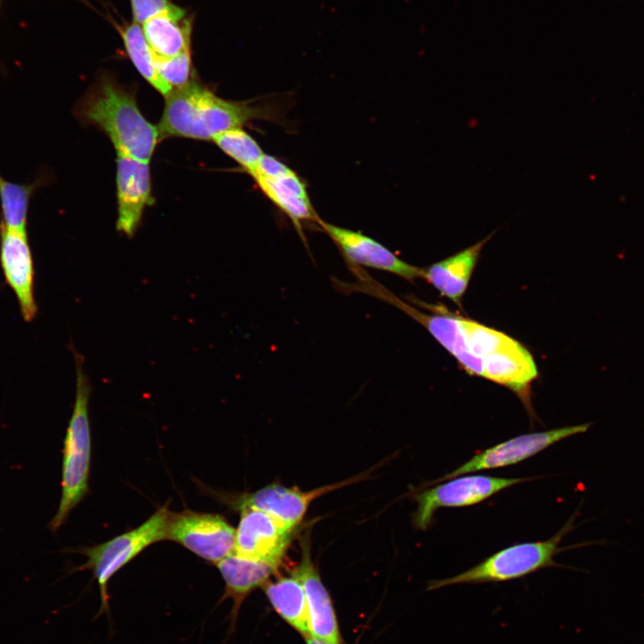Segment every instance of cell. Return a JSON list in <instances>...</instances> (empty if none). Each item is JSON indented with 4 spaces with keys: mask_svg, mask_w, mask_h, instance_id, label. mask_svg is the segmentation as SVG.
<instances>
[{
    "mask_svg": "<svg viewBox=\"0 0 644 644\" xmlns=\"http://www.w3.org/2000/svg\"><path fill=\"white\" fill-rule=\"evenodd\" d=\"M357 291L406 313L422 325L468 373L509 388L532 414L530 385L538 377V369L530 352L518 341L458 315L421 312L370 276L358 284Z\"/></svg>",
    "mask_w": 644,
    "mask_h": 644,
    "instance_id": "6da1fadb",
    "label": "cell"
},
{
    "mask_svg": "<svg viewBox=\"0 0 644 644\" xmlns=\"http://www.w3.org/2000/svg\"><path fill=\"white\" fill-rule=\"evenodd\" d=\"M275 115L272 106L264 101L224 99L193 77L165 97L157 129L160 140L182 137L213 140L222 132L242 128L255 120H272Z\"/></svg>",
    "mask_w": 644,
    "mask_h": 644,
    "instance_id": "7a4b0ae2",
    "label": "cell"
},
{
    "mask_svg": "<svg viewBox=\"0 0 644 644\" xmlns=\"http://www.w3.org/2000/svg\"><path fill=\"white\" fill-rule=\"evenodd\" d=\"M74 114L80 123L103 131L116 153L140 161L149 162L160 140L157 127L140 113L134 95L107 72L78 101Z\"/></svg>",
    "mask_w": 644,
    "mask_h": 644,
    "instance_id": "3957f363",
    "label": "cell"
},
{
    "mask_svg": "<svg viewBox=\"0 0 644 644\" xmlns=\"http://www.w3.org/2000/svg\"><path fill=\"white\" fill-rule=\"evenodd\" d=\"M76 371L73 410L64 440L62 493L58 509L48 524L56 532L89 490L91 434L89 403L91 385L84 369V357L72 346Z\"/></svg>",
    "mask_w": 644,
    "mask_h": 644,
    "instance_id": "277c9868",
    "label": "cell"
},
{
    "mask_svg": "<svg viewBox=\"0 0 644 644\" xmlns=\"http://www.w3.org/2000/svg\"><path fill=\"white\" fill-rule=\"evenodd\" d=\"M574 524V516L548 539L518 543L503 548L475 566L454 576L432 580L427 590L460 584L498 583L524 578L548 567H559L554 557L565 547H559L563 538Z\"/></svg>",
    "mask_w": 644,
    "mask_h": 644,
    "instance_id": "5b68a950",
    "label": "cell"
},
{
    "mask_svg": "<svg viewBox=\"0 0 644 644\" xmlns=\"http://www.w3.org/2000/svg\"><path fill=\"white\" fill-rule=\"evenodd\" d=\"M170 514L167 504L164 505L137 528L102 544L72 551L87 557L86 563L75 570L92 572L100 593V614L109 611L108 583L112 577L148 547L166 540Z\"/></svg>",
    "mask_w": 644,
    "mask_h": 644,
    "instance_id": "8992f818",
    "label": "cell"
},
{
    "mask_svg": "<svg viewBox=\"0 0 644 644\" xmlns=\"http://www.w3.org/2000/svg\"><path fill=\"white\" fill-rule=\"evenodd\" d=\"M535 478H501L482 474L461 475L442 481L415 495L417 510L413 515L416 528L427 530L440 508L474 505L498 492Z\"/></svg>",
    "mask_w": 644,
    "mask_h": 644,
    "instance_id": "52a82bcc",
    "label": "cell"
},
{
    "mask_svg": "<svg viewBox=\"0 0 644 644\" xmlns=\"http://www.w3.org/2000/svg\"><path fill=\"white\" fill-rule=\"evenodd\" d=\"M250 175L265 197L291 220L307 244L302 225L308 221L318 224L321 218L311 203L305 182L287 165L266 153Z\"/></svg>",
    "mask_w": 644,
    "mask_h": 644,
    "instance_id": "ba28073f",
    "label": "cell"
},
{
    "mask_svg": "<svg viewBox=\"0 0 644 644\" xmlns=\"http://www.w3.org/2000/svg\"><path fill=\"white\" fill-rule=\"evenodd\" d=\"M166 540L216 564L234 552L235 529L219 514L185 509L171 512Z\"/></svg>",
    "mask_w": 644,
    "mask_h": 644,
    "instance_id": "9c48e42d",
    "label": "cell"
},
{
    "mask_svg": "<svg viewBox=\"0 0 644 644\" xmlns=\"http://www.w3.org/2000/svg\"><path fill=\"white\" fill-rule=\"evenodd\" d=\"M592 423L556 428L541 432H532L514 436L479 452L443 477L433 480L430 485L468 474L511 466L525 461L549 446L570 436L588 431Z\"/></svg>",
    "mask_w": 644,
    "mask_h": 644,
    "instance_id": "30bf717a",
    "label": "cell"
},
{
    "mask_svg": "<svg viewBox=\"0 0 644 644\" xmlns=\"http://www.w3.org/2000/svg\"><path fill=\"white\" fill-rule=\"evenodd\" d=\"M0 266L14 293L22 318L32 321L38 313L35 298V265L27 231L0 224Z\"/></svg>",
    "mask_w": 644,
    "mask_h": 644,
    "instance_id": "8fae6325",
    "label": "cell"
},
{
    "mask_svg": "<svg viewBox=\"0 0 644 644\" xmlns=\"http://www.w3.org/2000/svg\"><path fill=\"white\" fill-rule=\"evenodd\" d=\"M368 472L309 491L279 484L264 487L238 500V508H255L267 513L293 530L304 518L312 501L327 493L350 486L366 478Z\"/></svg>",
    "mask_w": 644,
    "mask_h": 644,
    "instance_id": "7c38bea8",
    "label": "cell"
},
{
    "mask_svg": "<svg viewBox=\"0 0 644 644\" xmlns=\"http://www.w3.org/2000/svg\"><path fill=\"white\" fill-rule=\"evenodd\" d=\"M334 242L350 267H367L394 274L413 281L423 277V268L414 267L399 258L377 240L320 219L318 224Z\"/></svg>",
    "mask_w": 644,
    "mask_h": 644,
    "instance_id": "4fadbf2b",
    "label": "cell"
},
{
    "mask_svg": "<svg viewBox=\"0 0 644 644\" xmlns=\"http://www.w3.org/2000/svg\"><path fill=\"white\" fill-rule=\"evenodd\" d=\"M292 532L267 513L243 508L235 529L234 553L251 559L281 564Z\"/></svg>",
    "mask_w": 644,
    "mask_h": 644,
    "instance_id": "5bb4252c",
    "label": "cell"
},
{
    "mask_svg": "<svg viewBox=\"0 0 644 644\" xmlns=\"http://www.w3.org/2000/svg\"><path fill=\"white\" fill-rule=\"evenodd\" d=\"M118 217L116 229L132 237L152 201L149 162L116 153Z\"/></svg>",
    "mask_w": 644,
    "mask_h": 644,
    "instance_id": "9a60e30c",
    "label": "cell"
},
{
    "mask_svg": "<svg viewBox=\"0 0 644 644\" xmlns=\"http://www.w3.org/2000/svg\"><path fill=\"white\" fill-rule=\"evenodd\" d=\"M292 576L301 583L305 592L310 637L328 644H340V633L334 607L312 562L309 543L307 539L302 542L301 559Z\"/></svg>",
    "mask_w": 644,
    "mask_h": 644,
    "instance_id": "2e32d148",
    "label": "cell"
},
{
    "mask_svg": "<svg viewBox=\"0 0 644 644\" xmlns=\"http://www.w3.org/2000/svg\"><path fill=\"white\" fill-rule=\"evenodd\" d=\"M216 565L225 582L222 599H233L232 616L235 618L244 598L256 588L264 587L280 564L251 559L233 552Z\"/></svg>",
    "mask_w": 644,
    "mask_h": 644,
    "instance_id": "e0dca14e",
    "label": "cell"
},
{
    "mask_svg": "<svg viewBox=\"0 0 644 644\" xmlns=\"http://www.w3.org/2000/svg\"><path fill=\"white\" fill-rule=\"evenodd\" d=\"M493 233L482 241L462 251L423 268V279L432 284L439 292L461 305L474 267L484 245Z\"/></svg>",
    "mask_w": 644,
    "mask_h": 644,
    "instance_id": "ac0fdd59",
    "label": "cell"
},
{
    "mask_svg": "<svg viewBox=\"0 0 644 644\" xmlns=\"http://www.w3.org/2000/svg\"><path fill=\"white\" fill-rule=\"evenodd\" d=\"M141 28L156 56L172 57L191 50L192 21L182 8L153 17Z\"/></svg>",
    "mask_w": 644,
    "mask_h": 644,
    "instance_id": "d6986e66",
    "label": "cell"
},
{
    "mask_svg": "<svg viewBox=\"0 0 644 644\" xmlns=\"http://www.w3.org/2000/svg\"><path fill=\"white\" fill-rule=\"evenodd\" d=\"M264 589L275 610L301 634L310 637L308 604L301 583L292 575L267 582Z\"/></svg>",
    "mask_w": 644,
    "mask_h": 644,
    "instance_id": "ffe728a7",
    "label": "cell"
},
{
    "mask_svg": "<svg viewBox=\"0 0 644 644\" xmlns=\"http://www.w3.org/2000/svg\"><path fill=\"white\" fill-rule=\"evenodd\" d=\"M44 182V176H38L30 182L18 183L0 174V224L10 229L27 231L31 199Z\"/></svg>",
    "mask_w": 644,
    "mask_h": 644,
    "instance_id": "44dd1931",
    "label": "cell"
},
{
    "mask_svg": "<svg viewBox=\"0 0 644 644\" xmlns=\"http://www.w3.org/2000/svg\"><path fill=\"white\" fill-rule=\"evenodd\" d=\"M121 36L128 56L140 74L160 94L167 97L173 89L159 76L154 63V53L141 26L135 22L126 25L122 28Z\"/></svg>",
    "mask_w": 644,
    "mask_h": 644,
    "instance_id": "7402d4cb",
    "label": "cell"
},
{
    "mask_svg": "<svg viewBox=\"0 0 644 644\" xmlns=\"http://www.w3.org/2000/svg\"><path fill=\"white\" fill-rule=\"evenodd\" d=\"M213 141L249 174L265 154L259 144L242 128L222 132Z\"/></svg>",
    "mask_w": 644,
    "mask_h": 644,
    "instance_id": "603a6c76",
    "label": "cell"
},
{
    "mask_svg": "<svg viewBox=\"0 0 644 644\" xmlns=\"http://www.w3.org/2000/svg\"><path fill=\"white\" fill-rule=\"evenodd\" d=\"M154 63L159 76L173 89L186 85L193 78L191 50L172 57L154 55Z\"/></svg>",
    "mask_w": 644,
    "mask_h": 644,
    "instance_id": "cb8c5ba5",
    "label": "cell"
},
{
    "mask_svg": "<svg viewBox=\"0 0 644 644\" xmlns=\"http://www.w3.org/2000/svg\"><path fill=\"white\" fill-rule=\"evenodd\" d=\"M133 22L142 25L153 17L181 9L170 0H130Z\"/></svg>",
    "mask_w": 644,
    "mask_h": 644,
    "instance_id": "d4e9b609",
    "label": "cell"
},
{
    "mask_svg": "<svg viewBox=\"0 0 644 644\" xmlns=\"http://www.w3.org/2000/svg\"><path fill=\"white\" fill-rule=\"evenodd\" d=\"M307 644H328V643L320 641V640H317V639H314V638H312V637H308V639H307Z\"/></svg>",
    "mask_w": 644,
    "mask_h": 644,
    "instance_id": "484cf974",
    "label": "cell"
}]
</instances>
